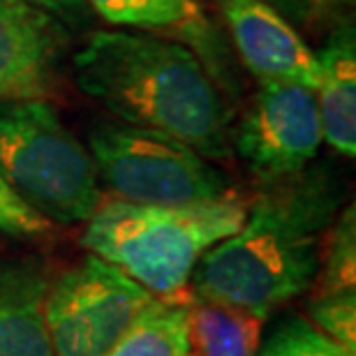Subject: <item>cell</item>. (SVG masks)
Returning a JSON list of instances; mask_svg holds the SVG:
<instances>
[{
    "label": "cell",
    "mask_w": 356,
    "mask_h": 356,
    "mask_svg": "<svg viewBox=\"0 0 356 356\" xmlns=\"http://www.w3.org/2000/svg\"><path fill=\"white\" fill-rule=\"evenodd\" d=\"M83 95L120 123L183 141L202 158L232 155V109L190 47L155 33L99 31L74 56Z\"/></svg>",
    "instance_id": "cell-1"
},
{
    "label": "cell",
    "mask_w": 356,
    "mask_h": 356,
    "mask_svg": "<svg viewBox=\"0 0 356 356\" xmlns=\"http://www.w3.org/2000/svg\"><path fill=\"white\" fill-rule=\"evenodd\" d=\"M243 65L261 81L317 88L319 60L294 28L264 0H218Z\"/></svg>",
    "instance_id": "cell-9"
},
{
    "label": "cell",
    "mask_w": 356,
    "mask_h": 356,
    "mask_svg": "<svg viewBox=\"0 0 356 356\" xmlns=\"http://www.w3.org/2000/svg\"><path fill=\"white\" fill-rule=\"evenodd\" d=\"M338 202V185L326 172L268 185L243 225L204 252L192 270V291L266 322L312 287Z\"/></svg>",
    "instance_id": "cell-2"
},
{
    "label": "cell",
    "mask_w": 356,
    "mask_h": 356,
    "mask_svg": "<svg viewBox=\"0 0 356 356\" xmlns=\"http://www.w3.org/2000/svg\"><path fill=\"white\" fill-rule=\"evenodd\" d=\"M315 88L324 141L343 158L356 155V40L352 26H340L317 54Z\"/></svg>",
    "instance_id": "cell-13"
},
{
    "label": "cell",
    "mask_w": 356,
    "mask_h": 356,
    "mask_svg": "<svg viewBox=\"0 0 356 356\" xmlns=\"http://www.w3.org/2000/svg\"><path fill=\"white\" fill-rule=\"evenodd\" d=\"M190 345L197 356H257L264 319L190 291Z\"/></svg>",
    "instance_id": "cell-14"
},
{
    "label": "cell",
    "mask_w": 356,
    "mask_h": 356,
    "mask_svg": "<svg viewBox=\"0 0 356 356\" xmlns=\"http://www.w3.org/2000/svg\"><path fill=\"white\" fill-rule=\"evenodd\" d=\"M188 305L151 298L106 356H190Z\"/></svg>",
    "instance_id": "cell-15"
},
{
    "label": "cell",
    "mask_w": 356,
    "mask_h": 356,
    "mask_svg": "<svg viewBox=\"0 0 356 356\" xmlns=\"http://www.w3.org/2000/svg\"><path fill=\"white\" fill-rule=\"evenodd\" d=\"M322 144L315 90L291 81H261L243 118L232 127V151L266 185L301 174Z\"/></svg>",
    "instance_id": "cell-7"
},
{
    "label": "cell",
    "mask_w": 356,
    "mask_h": 356,
    "mask_svg": "<svg viewBox=\"0 0 356 356\" xmlns=\"http://www.w3.org/2000/svg\"><path fill=\"white\" fill-rule=\"evenodd\" d=\"M97 178L113 197L137 206L185 209L232 195L227 176L183 141L125 123L90 132Z\"/></svg>",
    "instance_id": "cell-5"
},
{
    "label": "cell",
    "mask_w": 356,
    "mask_h": 356,
    "mask_svg": "<svg viewBox=\"0 0 356 356\" xmlns=\"http://www.w3.org/2000/svg\"><path fill=\"white\" fill-rule=\"evenodd\" d=\"M248 204L236 195L218 202L167 209L109 199L97 206L83 229V245L118 266L155 298H178L192 270L220 241L243 225Z\"/></svg>",
    "instance_id": "cell-3"
},
{
    "label": "cell",
    "mask_w": 356,
    "mask_h": 356,
    "mask_svg": "<svg viewBox=\"0 0 356 356\" xmlns=\"http://www.w3.org/2000/svg\"><path fill=\"white\" fill-rule=\"evenodd\" d=\"M49 284L35 261L0 259V356H54L44 322Z\"/></svg>",
    "instance_id": "cell-11"
},
{
    "label": "cell",
    "mask_w": 356,
    "mask_h": 356,
    "mask_svg": "<svg viewBox=\"0 0 356 356\" xmlns=\"http://www.w3.org/2000/svg\"><path fill=\"white\" fill-rule=\"evenodd\" d=\"M83 3L111 26L134 28L139 33L176 35V42L190 47L216 79L225 56L218 54V35L211 33L209 21L204 19L195 0H83Z\"/></svg>",
    "instance_id": "cell-12"
},
{
    "label": "cell",
    "mask_w": 356,
    "mask_h": 356,
    "mask_svg": "<svg viewBox=\"0 0 356 356\" xmlns=\"http://www.w3.org/2000/svg\"><path fill=\"white\" fill-rule=\"evenodd\" d=\"M322 264L312 282L310 319L324 336L356 352V213L333 220Z\"/></svg>",
    "instance_id": "cell-10"
},
{
    "label": "cell",
    "mask_w": 356,
    "mask_h": 356,
    "mask_svg": "<svg viewBox=\"0 0 356 356\" xmlns=\"http://www.w3.org/2000/svg\"><path fill=\"white\" fill-rule=\"evenodd\" d=\"M0 178L49 222H88L102 204L90 151L47 99L0 102Z\"/></svg>",
    "instance_id": "cell-4"
},
{
    "label": "cell",
    "mask_w": 356,
    "mask_h": 356,
    "mask_svg": "<svg viewBox=\"0 0 356 356\" xmlns=\"http://www.w3.org/2000/svg\"><path fill=\"white\" fill-rule=\"evenodd\" d=\"M42 12L51 14L58 21H70V24H81L88 14V5L83 0H26Z\"/></svg>",
    "instance_id": "cell-18"
},
{
    "label": "cell",
    "mask_w": 356,
    "mask_h": 356,
    "mask_svg": "<svg viewBox=\"0 0 356 356\" xmlns=\"http://www.w3.org/2000/svg\"><path fill=\"white\" fill-rule=\"evenodd\" d=\"M151 298L118 266L90 254L49 284L44 322L54 356H106Z\"/></svg>",
    "instance_id": "cell-6"
},
{
    "label": "cell",
    "mask_w": 356,
    "mask_h": 356,
    "mask_svg": "<svg viewBox=\"0 0 356 356\" xmlns=\"http://www.w3.org/2000/svg\"><path fill=\"white\" fill-rule=\"evenodd\" d=\"M65 31L26 0H0V102L47 99Z\"/></svg>",
    "instance_id": "cell-8"
},
{
    "label": "cell",
    "mask_w": 356,
    "mask_h": 356,
    "mask_svg": "<svg viewBox=\"0 0 356 356\" xmlns=\"http://www.w3.org/2000/svg\"><path fill=\"white\" fill-rule=\"evenodd\" d=\"M257 356H356V352L324 336L308 319L287 317L259 345Z\"/></svg>",
    "instance_id": "cell-16"
},
{
    "label": "cell",
    "mask_w": 356,
    "mask_h": 356,
    "mask_svg": "<svg viewBox=\"0 0 356 356\" xmlns=\"http://www.w3.org/2000/svg\"><path fill=\"white\" fill-rule=\"evenodd\" d=\"M284 3H310V0H284Z\"/></svg>",
    "instance_id": "cell-19"
},
{
    "label": "cell",
    "mask_w": 356,
    "mask_h": 356,
    "mask_svg": "<svg viewBox=\"0 0 356 356\" xmlns=\"http://www.w3.org/2000/svg\"><path fill=\"white\" fill-rule=\"evenodd\" d=\"M51 229V222L26 206L0 178V234L12 238H38Z\"/></svg>",
    "instance_id": "cell-17"
}]
</instances>
